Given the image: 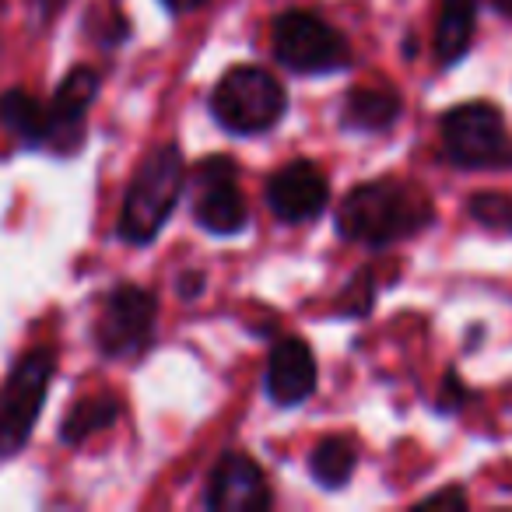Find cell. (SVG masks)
<instances>
[{
	"instance_id": "obj_20",
	"label": "cell",
	"mask_w": 512,
	"mask_h": 512,
	"mask_svg": "<svg viewBox=\"0 0 512 512\" xmlns=\"http://www.w3.org/2000/svg\"><path fill=\"white\" fill-rule=\"evenodd\" d=\"M418 505H449V509H467L470 505V498H467V491L460 488V484H449V488H442V491H435V495H425Z\"/></svg>"
},
{
	"instance_id": "obj_11",
	"label": "cell",
	"mask_w": 512,
	"mask_h": 512,
	"mask_svg": "<svg viewBox=\"0 0 512 512\" xmlns=\"http://www.w3.org/2000/svg\"><path fill=\"white\" fill-rule=\"evenodd\" d=\"M99 85H102V74L95 67H74L60 81L57 95L46 102V109H50L46 148L57 151V155H74L85 144V120L95 95H99Z\"/></svg>"
},
{
	"instance_id": "obj_2",
	"label": "cell",
	"mask_w": 512,
	"mask_h": 512,
	"mask_svg": "<svg viewBox=\"0 0 512 512\" xmlns=\"http://www.w3.org/2000/svg\"><path fill=\"white\" fill-rule=\"evenodd\" d=\"M186 186V162L176 144H155L137 162L134 179L127 186V197L120 207L116 232L130 246H148L158 239L165 221L172 218Z\"/></svg>"
},
{
	"instance_id": "obj_23",
	"label": "cell",
	"mask_w": 512,
	"mask_h": 512,
	"mask_svg": "<svg viewBox=\"0 0 512 512\" xmlns=\"http://www.w3.org/2000/svg\"><path fill=\"white\" fill-rule=\"evenodd\" d=\"M183 285H204V274H193V278H190V274H186V278H183ZM200 295V288H183V295Z\"/></svg>"
},
{
	"instance_id": "obj_5",
	"label": "cell",
	"mask_w": 512,
	"mask_h": 512,
	"mask_svg": "<svg viewBox=\"0 0 512 512\" xmlns=\"http://www.w3.org/2000/svg\"><path fill=\"white\" fill-rule=\"evenodd\" d=\"M53 376H57L53 348H36L15 362L8 383L0 390V460H11L29 446Z\"/></svg>"
},
{
	"instance_id": "obj_6",
	"label": "cell",
	"mask_w": 512,
	"mask_h": 512,
	"mask_svg": "<svg viewBox=\"0 0 512 512\" xmlns=\"http://www.w3.org/2000/svg\"><path fill=\"white\" fill-rule=\"evenodd\" d=\"M271 46L281 67L295 74H334L351 67V43L313 11L292 8L278 15Z\"/></svg>"
},
{
	"instance_id": "obj_18",
	"label": "cell",
	"mask_w": 512,
	"mask_h": 512,
	"mask_svg": "<svg viewBox=\"0 0 512 512\" xmlns=\"http://www.w3.org/2000/svg\"><path fill=\"white\" fill-rule=\"evenodd\" d=\"M467 214L474 225H481L484 232L509 235L512 239V197L498 190H481L467 200Z\"/></svg>"
},
{
	"instance_id": "obj_7",
	"label": "cell",
	"mask_w": 512,
	"mask_h": 512,
	"mask_svg": "<svg viewBox=\"0 0 512 512\" xmlns=\"http://www.w3.org/2000/svg\"><path fill=\"white\" fill-rule=\"evenodd\" d=\"M158 323V299L141 285H116L95 320V344L106 358H134L151 348Z\"/></svg>"
},
{
	"instance_id": "obj_12",
	"label": "cell",
	"mask_w": 512,
	"mask_h": 512,
	"mask_svg": "<svg viewBox=\"0 0 512 512\" xmlns=\"http://www.w3.org/2000/svg\"><path fill=\"white\" fill-rule=\"evenodd\" d=\"M267 397L278 407H299L316 393V355L302 337H281L267 358Z\"/></svg>"
},
{
	"instance_id": "obj_15",
	"label": "cell",
	"mask_w": 512,
	"mask_h": 512,
	"mask_svg": "<svg viewBox=\"0 0 512 512\" xmlns=\"http://www.w3.org/2000/svg\"><path fill=\"white\" fill-rule=\"evenodd\" d=\"M0 127L8 130L25 148H46V130H50V109L25 88H8L0 95Z\"/></svg>"
},
{
	"instance_id": "obj_9",
	"label": "cell",
	"mask_w": 512,
	"mask_h": 512,
	"mask_svg": "<svg viewBox=\"0 0 512 512\" xmlns=\"http://www.w3.org/2000/svg\"><path fill=\"white\" fill-rule=\"evenodd\" d=\"M327 204L330 183L320 165L309 158H295L267 179V207L281 225H306V221L320 218Z\"/></svg>"
},
{
	"instance_id": "obj_16",
	"label": "cell",
	"mask_w": 512,
	"mask_h": 512,
	"mask_svg": "<svg viewBox=\"0 0 512 512\" xmlns=\"http://www.w3.org/2000/svg\"><path fill=\"white\" fill-rule=\"evenodd\" d=\"M355 467H358V446L348 435H327L313 449V456H309V474L327 491L344 488L355 477Z\"/></svg>"
},
{
	"instance_id": "obj_21",
	"label": "cell",
	"mask_w": 512,
	"mask_h": 512,
	"mask_svg": "<svg viewBox=\"0 0 512 512\" xmlns=\"http://www.w3.org/2000/svg\"><path fill=\"white\" fill-rule=\"evenodd\" d=\"M165 8L172 11V15H190V11H197V8H204L207 0H162Z\"/></svg>"
},
{
	"instance_id": "obj_19",
	"label": "cell",
	"mask_w": 512,
	"mask_h": 512,
	"mask_svg": "<svg viewBox=\"0 0 512 512\" xmlns=\"http://www.w3.org/2000/svg\"><path fill=\"white\" fill-rule=\"evenodd\" d=\"M474 397H477V393L470 390L467 383H463L460 372L449 369L446 376H442L439 397H435V411H439V414H456V411H463V407H467Z\"/></svg>"
},
{
	"instance_id": "obj_22",
	"label": "cell",
	"mask_w": 512,
	"mask_h": 512,
	"mask_svg": "<svg viewBox=\"0 0 512 512\" xmlns=\"http://www.w3.org/2000/svg\"><path fill=\"white\" fill-rule=\"evenodd\" d=\"M491 4V11H495V15H502V18H509L512 22V0H488Z\"/></svg>"
},
{
	"instance_id": "obj_1",
	"label": "cell",
	"mask_w": 512,
	"mask_h": 512,
	"mask_svg": "<svg viewBox=\"0 0 512 512\" xmlns=\"http://www.w3.org/2000/svg\"><path fill=\"white\" fill-rule=\"evenodd\" d=\"M435 221V207L418 186L400 179H372L362 183L337 207V232L348 242L369 249H386L393 242L414 239Z\"/></svg>"
},
{
	"instance_id": "obj_8",
	"label": "cell",
	"mask_w": 512,
	"mask_h": 512,
	"mask_svg": "<svg viewBox=\"0 0 512 512\" xmlns=\"http://www.w3.org/2000/svg\"><path fill=\"white\" fill-rule=\"evenodd\" d=\"M239 169L232 158L211 155L193 169V218L211 235H235L246 228L249 207L239 190Z\"/></svg>"
},
{
	"instance_id": "obj_10",
	"label": "cell",
	"mask_w": 512,
	"mask_h": 512,
	"mask_svg": "<svg viewBox=\"0 0 512 512\" xmlns=\"http://www.w3.org/2000/svg\"><path fill=\"white\" fill-rule=\"evenodd\" d=\"M204 505L211 512H264L271 509V488L260 463L246 453H225L207 474Z\"/></svg>"
},
{
	"instance_id": "obj_4",
	"label": "cell",
	"mask_w": 512,
	"mask_h": 512,
	"mask_svg": "<svg viewBox=\"0 0 512 512\" xmlns=\"http://www.w3.org/2000/svg\"><path fill=\"white\" fill-rule=\"evenodd\" d=\"M288 113V92L271 71L239 64L221 74L211 92V116L235 137L267 134Z\"/></svg>"
},
{
	"instance_id": "obj_13",
	"label": "cell",
	"mask_w": 512,
	"mask_h": 512,
	"mask_svg": "<svg viewBox=\"0 0 512 512\" xmlns=\"http://www.w3.org/2000/svg\"><path fill=\"white\" fill-rule=\"evenodd\" d=\"M404 99L397 88H351L341 106V127L351 134H386L397 127Z\"/></svg>"
},
{
	"instance_id": "obj_14",
	"label": "cell",
	"mask_w": 512,
	"mask_h": 512,
	"mask_svg": "<svg viewBox=\"0 0 512 512\" xmlns=\"http://www.w3.org/2000/svg\"><path fill=\"white\" fill-rule=\"evenodd\" d=\"M477 11L481 0H442L439 22H435V60L442 71L463 64V57L474 46L477 32Z\"/></svg>"
},
{
	"instance_id": "obj_17",
	"label": "cell",
	"mask_w": 512,
	"mask_h": 512,
	"mask_svg": "<svg viewBox=\"0 0 512 512\" xmlns=\"http://www.w3.org/2000/svg\"><path fill=\"white\" fill-rule=\"evenodd\" d=\"M116 418H120V400L116 397H106V393L102 397H85L67 411L64 425H60V439L67 446H78V442L113 428Z\"/></svg>"
},
{
	"instance_id": "obj_3",
	"label": "cell",
	"mask_w": 512,
	"mask_h": 512,
	"mask_svg": "<svg viewBox=\"0 0 512 512\" xmlns=\"http://www.w3.org/2000/svg\"><path fill=\"white\" fill-rule=\"evenodd\" d=\"M442 155L463 172H512V134L495 102H460L439 116Z\"/></svg>"
}]
</instances>
